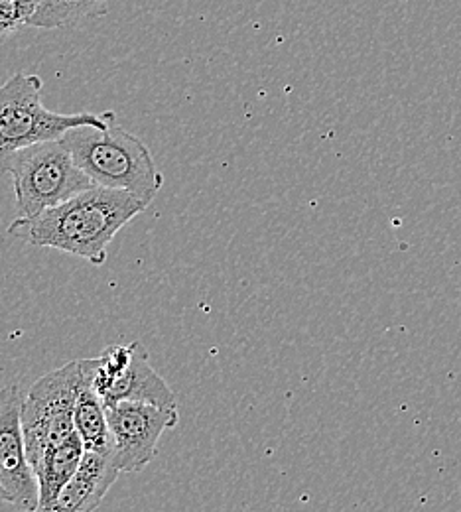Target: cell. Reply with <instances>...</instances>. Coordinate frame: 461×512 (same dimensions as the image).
I'll return each instance as SVG.
<instances>
[{"instance_id":"6da1fadb","label":"cell","mask_w":461,"mask_h":512,"mask_svg":"<svg viewBox=\"0 0 461 512\" xmlns=\"http://www.w3.org/2000/svg\"><path fill=\"white\" fill-rule=\"evenodd\" d=\"M148 205L146 199L134 193L93 186L36 217H16L8 235L34 247L56 249L103 266L117 233Z\"/></svg>"},{"instance_id":"7a4b0ae2","label":"cell","mask_w":461,"mask_h":512,"mask_svg":"<svg viewBox=\"0 0 461 512\" xmlns=\"http://www.w3.org/2000/svg\"><path fill=\"white\" fill-rule=\"evenodd\" d=\"M60 140L95 186L125 190L148 203L164 186L150 148L117 121L109 128H71Z\"/></svg>"},{"instance_id":"3957f363","label":"cell","mask_w":461,"mask_h":512,"mask_svg":"<svg viewBox=\"0 0 461 512\" xmlns=\"http://www.w3.org/2000/svg\"><path fill=\"white\" fill-rule=\"evenodd\" d=\"M40 75L18 71L0 87V174L8 172L10 158L32 144L58 140L77 127L109 128L115 113L64 115L44 107Z\"/></svg>"},{"instance_id":"277c9868","label":"cell","mask_w":461,"mask_h":512,"mask_svg":"<svg viewBox=\"0 0 461 512\" xmlns=\"http://www.w3.org/2000/svg\"><path fill=\"white\" fill-rule=\"evenodd\" d=\"M6 174L12 176L16 213L22 219L36 217L95 186L60 138L18 150L10 158Z\"/></svg>"},{"instance_id":"5b68a950","label":"cell","mask_w":461,"mask_h":512,"mask_svg":"<svg viewBox=\"0 0 461 512\" xmlns=\"http://www.w3.org/2000/svg\"><path fill=\"white\" fill-rule=\"evenodd\" d=\"M85 384L81 361L38 379L22 400V430L32 469L75 432V402Z\"/></svg>"},{"instance_id":"8992f818","label":"cell","mask_w":461,"mask_h":512,"mask_svg":"<svg viewBox=\"0 0 461 512\" xmlns=\"http://www.w3.org/2000/svg\"><path fill=\"white\" fill-rule=\"evenodd\" d=\"M85 383L105 402V406L132 400L158 406H178L176 394L150 363V353L140 341L109 345L101 355L79 359Z\"/></svg>"},{"instance_id":"52a82bcc","label":"cell","mask_w":461,"mask_h":512,"mask_svg":"<svg viewBox=\"0 0 461 512\" xmlns=\"http://www.w3.org/2000/svg\"><path fill=\"white\" fill-rule=\"evenodd\" d=\"M107 420L113 434V457L121 473H140L158 455L164 432L180 422L178 406L123 400L107 406Z\"/></svg>"},{"instance_id":"ba28073f","label":"cell","mask_w":461,"mask_h":512,"mask_svg":"<svg viewBox=\"0 0 461 512\" xmlns=\"http://www.w3.org/2000/svg\"><path fill=\"white\" fill-rule=\"evenodd\" d=\"M22 400L18 384L0 390V485L8 491L12 507L36 512L40 509V485L26 451Z\"/></svg>"},{"instance_id":"9c48e42d","label":"cell","mask_w":461,"mask_h":512,"mask_svg":"<svg viewBox=\"0 0 461 512\" xmlns=\"http://www.w3.org/2000/svg\"><path fill=\"white\" fill-rule=\"evenodd\" d=\"M121 469L113 453L85 449L83 459L60 493L52 512H89L101 507L119 479Z\"/></svg>"},{"instance_id":"30bf717a","label":"cell","mask_w":461,"mask_h":512,"mask_svg":"<svg viewBox=\"0 0 461 512\" xmlns=\"http://www.w3.org/2000/svg\"><path fill=\"white\" fill-rule=\"evenodd\" d=\"M85 453L83 440L77 432H73L62 444L44 455L40 465L34 469L40 485V509L42 512H52L60 493L64 491L69 479L77 471Z\"/></svg>"},{"instance_id":"8fae6325","label":"cell","mask_w":461,"mask_h":512,"mask_svg":"<svg viewBox=\"0 0 461 512\" xmlns=\"http://www.w3.org/2000/svg\"><path fill=\"white\" fill-rule=\"evenodd\" d=\"M73 422L85 449L113 453V434L107 420V406L87 383L83 384L77 396Z\"/></svg>"},{"instance_id":"7c38bea8","label":"cell","mask_w":461,"mask_h":512,"mask_svg":"<svg viewBox=\"0 0 461 512\" xmlns=\"http://www.w3.org/2000/svg\"><path fill=\"white\" fill-rule=\"evenodd\" d=\"M113 0H40L30 20L32 28H66L109 12Z\"/></svg>"},{"instance_id":"4fadbf2b","label":"cell","mask_w":461,"mask_h":512,"mask_svg":"<svg viewBox=\"0 0 461 512\" xmlns=\"http://www.w3.org/2000/svg\"><path fill=\"white\" fill-rule=\"evenodd\" d=\"M40 0H0V40L30 26Z\"/></svg>"},{"instance_id":"5bb4252c","label":"cell","mask_w":461,"mask_h":512,"mask_svg":"<svg viewBox=\"0 0 461 512\" xmlns=\"http://www.w3.org/2000/svg\"><path fill=\"white\" fill-rule=\"evenodd\" d=\"M0 505H12V499L8 495V491L0 485Z\"/></svg>"}]
</instances>
